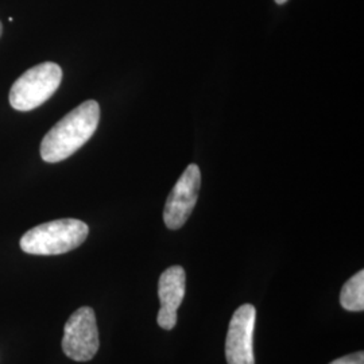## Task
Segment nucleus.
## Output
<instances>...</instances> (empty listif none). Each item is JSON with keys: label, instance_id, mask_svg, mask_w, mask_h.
Returning a JSON list of instances; mask_svg holds the SVG:
<instances>
[{"label": "nucleus", "instance_id": "nucleus-1", "mask_svg": "<svg viewBox=\"0 0 364 364\" xmlns=\"http://www.w3.org/2000/svg\"><path fill=\"white\" fill-rule=\"evenodd\" d=\"M100 120L97 102L88 100L54 124L41 144V156L45 162L55 164L75 154L95 134Z\"/></svg>", "mask_w": 364, "mask_h": 364}, {"label": "nucleus", "instance_id": "nucleus-2", "mask_svg": "<svg viewBox=\"0 0 364 364\" xmlns=\"http://www.w3.org/2000/svg\"><path fill=\"white\" fill-rule=\"evenodd\" d=\"M90 228L77 219H60L39 224L21 239V248L30 255H61L80 247Z\"/></svg>", "mask_w": 364, "mask_h": 364}, {"label": "nucleus", "instance_id": "nucleus-3", "mask_svg": "<svg viewBox=\"0 0 364 364\" xmlns=\"http://www.w3.org/2000/svg\"><path fill=\"white\" fill-rule=\"evenodd\" d=\"M63 70L54 63H43L25 72L14 82L10 105L16 111H31L48 102L58 90Z\"/></svg>", "mask_w": 364, "mask_h": 364}, {"label": "nucleus", "instance_id": "nucleus-4", "mask_svg": "<svg viewBox=\"0 0 364 364\" xmlns=\"http://www.w3.org/2000/svg\"><path fill=\"white\" fill-rule=\"evenodd\" d=\"M100 340L95 311L82 306L73 313L64 326L63 351L75 362H90L99 351Z\"/></svg>", "mask_w": 364, "mask_h": 364}, {"label": "nucleus", "instance_id": "nucleus-5", "mask_svg": "<svg viewBox=\"0 0 364 364\" xmlns=\"http://www.w3.org/2000/svg\"><path fill=\"white\" fill-rule=\"evenodd\" d=\"M201 185L200 168L192 164L189 165L170 193L165 209L164 221L169 230H178L189 219L193 212Z\"/></svg>", "mask_w": 364, "mask_h": 364}, {"label": "nucleus", "instance_id": "nucleus-6", "mask_svg": "<svg viewBox=\"0 0 364 364\" xmlns=\"http://www.w3.org/2000/svg\"><path fill=\"white\" fill-rule=\"evenodd\" d=\"M257 320L255 306L245 304L235 311L225 340V358L228 364H255L254 328Z\"/></svg>", "mask_w": 364, "mask_h": 364}, {"label": "nucleus", "instance_id": "nucleus-7", "mask_svg": "<svg viewBox=\"0 0 364 364\" xmlns=\"http://www.w3.org/2000/svg\"><path fill=\"white\" fill-rule=\"evenodd\" d=\"M186 274L181 266H171L161 274L158 282V297L161 309L156 323L165 331L173 329L177 324V311L185 297Z\"/></svg>", "mask_w": 364, "mask_h": 364}, {"label": "nucleus", "instance_id": "nucleus-8", "mask_svg": "<svg viewBox=\"0 0 364 364\" xmlns=\"http://www.w3.org/2000/svg\"><path fill=\"white\" fill-rule=\"evenodd\" d=\"M340 305L348 312H363L364 272L360 270L348 279L340 291Z\"/></svg>", "mask_w": 364, "mask_h": 364}, {"label": "nucleus", "instance_id": "nucleus-9", "mask_svg": "<svg viewBox=\"0 0 364 364\" xmlns=\"http://www.w3.org/2000/svg\"><path fill=\"white\" fill-rule=\"evenodd\" d=\"M329 364H364V353L362 351L355 352L351 355L336 359Z\"/></svg>", "mask_w": 364, "mask_h": 364}, {"label": "nucleus", "instance_id": "nucleus-10", "mask_svg": "<svg viewBox=\"0 0 364 364\" xmlns=\"http://www.w3.org/2000/svg\"><path fill=\"white\" fill-rule=\"evenodd\" d=\"M277 1V4H284V3H287V0H275Z\"/></svg>", "mask_w": 364, "mask_h": 364}, {"label": "nucleus", "instance_id": "nucleus-11", "mask_svg": "<svg viewBox=\"0 0 364 364\" xmlns=\"http://www.w3.org/2000/svg\"><path fill=\"white\" fill-rule=\"evenodd\" d=\"M1 31H3V26H1V22H0V36H1Z\"/></svg>", "mask_w": 364, "mask_h": 364}]
</instances>
